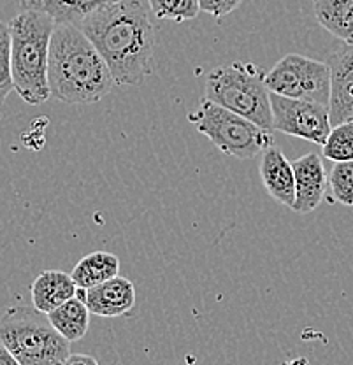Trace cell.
Wrapping results in <instances>:
<instances>
[{
	"label": "cell",
	"mask_w": 353,
	"mask_h": 365,
	"mask_svg": "<svg viewBox=\"0 0 353 365\" xmlns=\"http://www.w3.org/2000/svg\"><path fill=\"white\" fill-rule=\"evenodd\" d=\"M71 276L78 288L88 290L120 276V258L108 251H93L76 264Z\"/></svg>",
	"instance_id": "obj_15"
},
{
	"label": "cell",
	"mask_w": 353,
	"mask_h": 365,
	"mask_svg": "<svg viewBox=\"0 0 353 365\" xmlns=\"http://www.w3.org/2000/svg\"><path fill=\"white\" fill-rule=\"evenodd\" d=\"M330 68V123L353 121V44L344 43L327 58Z\"/></svg>",
	"instance_id": "obj_9"
},
{
	"label": "cell",
	"mask_w": 353,
	"mask_h": 365,
	"mask_svg": "<svg viewBox=\"0 0 353 365\" xmlns=\"http://www.w3.org/2000/svg\"><path fill=\"white\" fill-rule=\"evenodd\" d=\"M0 365H21L14 359L13 353L6 348V344L2 341H0Z\"/></svg>",
	"instance_id": "obj_24"
},
{
	"label": "cell",
	"mask_w": 353,
	"mask_h": 365,
	"mask_svg": "<svg viewBox=\"0 0 353 365\" xmlns=\"http://www.w3.org/2000/svg\"><path fill=\"white\" fill-rule=\"evenodd\" d=\"M283 365H309V364H307L306 359H295V360H292V362H287Z\"/></svg>",
	"instance_id": "obj_25"
},
{
	"label": "cell",
	"mask_w": 353,
	"mask_h": 365,
	"mask_svg": "<svg viewBox=\"0 0 353 365\" xmlns=\"http://www.w3.org/2000/svg\"><path fill=\"white\" fill-rule=\"evenodd\" d=\"M272 127L283 134L324 146L332 130L329 106L271 91Z\"/></svg>",
	"instance_id": "obj_8"
},
{
	"label": "cell",
	"mask_w": 353,
	"mask_h": 365,
	"mask_svg": "<svg viewBox=\"0 0 353 365\" xmlns=\"http://www.w3.org/2000/svg\"><path fill=\"white\" fill-rule=\"evenodd\" d=\"M200 11L210 13L213 18L220 20V18L227 16L232 11L237 9L242 4V0H199Z\"/></svg>",
	"instance_id": "obj_22"
},
{
	"label": "cell",
	"mask_w": 353,
	"mask_h": 365,
	"mask_svg": "<svg viewBox=\"0 0 353 365\" xmlns=\"http://www.w3.org/2000/svg\"><path fill=\"white\" fill-rule=\"evenodd\" d=\"M322 148L325 158L332 162H353V121L332 127Z\"/></svg>",
	"instance_id": "obj_19"
},
{
	"label": "cell",
	"mask_w": 353,
	"mask_h": 365,
	"mask_svg": "<svg viewBox=\"0 0 353 365\" xmlns=\"http://www.w3.org/2000/svg\"><path fill=\"white\" fill-rule=\"evenodd\" d=\"M51 98L66 104H93L115 86L108 63L78 25L56 23L49 46Z\"/></svg>",
	"instance_id": "obj_2"
},
{
	"label": "cell",
	"mask_w": 353,
	"mask_h": 365,
	"mask_svg": "<svg viewBox=\"0 0 353 365\" xmlns=\"http://www.w3.org/2000/svg\"><path fill=\"white\" fill-rule=\"evenodd\" d=\"M329 188L336 202L353 205V162H337L332 167Z\"/></svg>",
	"instance_id": "obj_20"
},
{
	"label": "cell",
	"mask_w": 353,
	"mask_h": 365,
	"mask_svg": "<svg viewBox=\"0 0 353 365\" xmlns=\"http://www.w3.org/2000/svg\"><path fill=\"white\" fill-rule=\"evenodd\" d=\"M113 2L118 0H20V7L46 13L56 23L79 25L83 18Z\"/></svg>",
	"instance_id": "obj_14"
},
{
	"label": "cell",
	"mask_w": 353,
	"mask_h": 365,
	"mask_svg": "<svg viewBox=\"0 0 353 365\" xmlns=\"http://www.w3.org/2000/svg\"><path fill=\"white\" fill-rule=\"evenodd\" d=\"M55 26L56 21L49 14L32 9H21L9 21L14 91L26 104L39 106L51 98L48 63Z\"/></svg>",
	"instance_id": "obj_3"
},
{
	"label": "cell",
	"mask_w": 353,
	"mask_h": 365,
	"mask_svg": "<svg viewBox=\"0 0 353 365\" xmlns=\"http://www.w3.org/2000/svg\"><path fill=\"white\" fill-rule=\"evenodd\" d=\"M14 90L13 72H11V29L9 23L0 21V104L6 102Z\"/></svg>",
	"instance_id": "obj_21"
},
{
	"label": "cell",
	"mask_w": 353,
	"mask_h": 365,
	"mask_svg": "<svg viewBox=\"0 0 353 365\" xmlns=\"http://www.w3.org/2000/svg\"><path fill=\"white\" fill-rule=\"evenodd\" d=\"M0 341L21 365H63L71 342L36 307H9L0 318Z\"/></svg>",
	"instance_id": "obj_5"
},
{
	"label": "cell",
	"mask_w": 353,
	"mask_h": 365,
	"mask_svg": "<svg viewBox=\"0 0 353 365\" xmlns=\"http://www.w3.org/2000/svg\"><path fill=\"white\" fill-rule=\"evenodd\" d=\"M260 178L265 192L276 202L294 207L295 202V173L292 162L285 157L282 151L272 144L262 153L260 160Z\"/></svg>",
	"instance_id": "obj_12"
},
{
	"label": "cell",
	"mask_w": 353,
	"mask_h": 365,
	"mask_svg": "<svg viewBox=\"0 0 353 365\" xmlns=\"http://www.w3.org/2000/svg\"><path fill=\"white\" fill-rule=\"evenodd\" d=\"M135 287L127 277L116 276L85 292L90 313L102 318L125 317L135 307Z\"/></svg>",
	"instance_id": "obj_11"
},
{
	"label": "cell",
	"mask_w": 353,
	"mask_h": 365,
	"mask_svg": "<svg viewBox=\"0 0 353 365\" xmlns=\"http://www.w3.org/2000/svg\"><path fill=\"white\" fill-rule=\"evenodd\" d=\"M267 88L272 93L290 98L318 102L329 106L330 102V68L327 62L307 56H283L265 76Z\"/></svg>",
	"instance_id": "obj_7"
},
{
	"label": "cell",
	"mask_w": 353,
	"mask_h": 365,
	"mask_svg": "<svg viewBox=\"0 0 353 365\" xmlns=\"http://www.w3.org/2000/svg\"><path fill=\"white\" fill-rule=\"evenodd\" d=\"M188 121L222 153L239 160L255 158L272 146L275 140L272 132L208 98L200 102L195 113L190 114Z\"/></svg>",
	"instance_id": "obj_6"
},
{
	"label": "cell",
	"mask_w": 353,
	"mask_h": 365,
	"mask_svg": "<svg viewBox=\"0 0 353 365\" xmlns=\"http://www.w3.org/2000/svg\"><path fill=\"white\" fill-rule=\"evenodd\" d=\"M314 16L327 32L353 44V0H313Z\"/></svg>",
	"instance_id": "obj_16"
},
{
	"label": "cell",
	"mask_w": 353,
	"mask_h": 365,
	"mask_svg": "<svg viewBox=\"0 0 353 365\" xmlns=\"http://www.w3.org/2000/svg\"><path fill=\"white\" fill-rule=\"evenodd\" d=\"M148 0H118L79 21L116 86H139L153 72L155 30Z\"/></svg>",
	"instance_id": "obj_1"
},
{
	"label": "cell",
	"mask_w": 353,
	"mask_h": 365,
	"mask_svg": "<svg viewBox=\"0 0 353 365\" xmlns=\"http://www.w3.org/2000/svg\"><path fill=\"white\" fill-rule=\"evenodd\" d=\"M90 309L81 297H72L51 313H48L49 322L69 342L81 341L90 327Z\"/></svg>",
	"instance_id": "obj_17"
},
{
	"label": "cell",
	"mask_w": 353,
	"mask_h": 365,
	"mask_svg": "<svg viewBox=\"0 0 353 365\" xmlns=\"http://www.w3.org/2000/svg\"><path fill=\"white\" fill-rule=\"evenodd\" d=\"M32 304L41 313H51L63 302L78 295V284L71 274L62 271H44L30 287Z\"/></svg>",
	"instance_id": "obj_13"
},
{
	"label": "cell",
	"mask_w": 353,
	"mask_h": 365,
	"mask_svg": "<svg viewBox=\"0 0 353 365\" xmlns=\"http://www.w3.org/2000/svg\"><path fill=\"white\" fill-rule=\"evenodd\" d=\"M63 365H98L92 355H83V353H71L69 359Z\"/></svg>",
	"instance_id": "obj_23"
},
{
	"label": "cell",
	"mask_w": 353,
	"mask_h": 365,
	"mask_svg": "<svg viewBox=\"0 0 353 365\" xmlns=\"http://www.w3.org/2000/svg\"><path fill=\"white\" fill-rule=\"evenodd\" d=\"M265 76L267 72L255 63L234 62L220 66L208 74L204 98L272 132L271 91Z\"/></svg>",
	"instance_id": "obj_4"
},
{
	"label": "cell",
	"mask_w": 353,
	"mask_h": 365,
	"mask_svg": "<svg viewBox=\"0 0 353 365\" xmlns=\"http://www.w3.org/2000/svg\"><path fill=\"white\" fill-rule=\"evenodd\" d=\"M295 173V202L292 211L299 215L313 212L324 200L329 186L322 157L317 153H306L292 162Z\"/></svg>",
	"instance_id": "obj_10"
},
{
	"label": "cell",
	"mask_w": 353,
	"mask_h": 365,
	"mask_svg": "<svg viewBox=\"0 0 353 365\" xmlns=\"http://www.w3.org/2000/svg\"><path fill=\"white\" fill-rule=\"evenodd\" d=\"M150 9L158 20L167 21H188L199 16V0H148Z\"/></svg>",
	"instance_id": "obj_18"
}]
</instances>
